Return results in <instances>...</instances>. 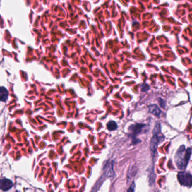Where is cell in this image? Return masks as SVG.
Masks as SVG:
<instances>
[{
	"label": "cell",
	"instance_id": "1",
	"mask_svg": "<svg viewBox=\"0 0 192 192\" xmlns=\"http://www.w3.org/2000/svg\"><path fill=\"white\" fill-rule=\"evenodd\" d=\"M191 155L192 150L191 148L186 149L184 145L179 148L175 156V161L179 170H185L186 168Z\"/></svg>",
	"mask_w": 192,
	"mask_h": 192
},
{
	"label": "cell",
	"instance_id": "2",
	"mask_svg": "<svg viewBox=\"0 0 192 192\" xmlns=\"http://www.w3.org/2000/svg\"><path fill=\"white\" fill-rule=\"evenodd\" d=\"M153 137L150 141V148L152 151V155L154 156L157 152L158 145L160 143L163 141L164 137L163 136L161 130V126L160 124H157L153 130Z\"/></svg>",
	"mask_w": 192,
	"mask_h": 192
},
{
	"label": "cell",
	"instance_id": "3",
	"mask_svg": "<svg viewBox=\"0 0 192 192\" xmlns=\"http://www.w3.org/2000/svg\"><path fill=\"white\" fill-rule=\"evenodd\" d=\"M178 180L181 185L188 187L192 186V175L186 172H180L177 175Z\"/></svg>",
	"mask_w": 192,
	"mask_h": 192
},
{
	"label": "cell",
	"instance_id": "4",
	"mask_svg": "<svg viewBox=\"0 0 192 192\" xmlns=\"http://www.w3.org/2000/svg\"><path fill=\"white\" fill-rule=\"evenodd\" d=\"M13 186V182L10 180L6 178L1 179L0 183V186L2 191H7L8 190L10 189Z\"/></svg>",
	"mask_w": 192,
	"mask_h": 192
},
{
	"label": "cell",
	"instance_id": "5",
	"mask_svg": "<svg viewBox=\"0 0 192 192\" xmlns=\"http://www.w3.org/2000/svg\"><path fill=\"white\" fill-rule=\"evenodd\" d=\"M145 127V125L144 124H136V125H133L130 126L129 127V130L134 134V135H138L142 131L143 128Z\"/></svg>",
	"mask_w": 192,
	"mask_h": 192
},
{
	"label": "cell",
	"instance_id": "6",
	"mask_svg": "<svg viewBox=\"0 0 192 192\" xmlns=\"http://www.w3.org/2000/svg\"><path fill=\"white\" fill-rule=\"evenodd\" d=\"M149 111L152 114H154L157 117H159L161 113V111L159 107L155 105V104H152L149 106Z\"/></svg>",
	"mask_w": 192,
	"mask_h": 192
},
{
	"label": "cell",
	"instance_id": "7",
	"mask_svg": "<svg viewBox=\"0 0 192 192\" xmlns=\"http://www.w3.org/2000/svg\"><path fill=\"white\" fill-rule=\"evenodd\" d=\"M0 96H1V101L5 102L7 100L8 96V92L5 88L1 87Z\"/></svg>",
	"mask_w": 192,
	"mask_h": 192
},
{
	"label": "cell",
	"instance_id": "8",
	"mask_svg": "<svg viewBox=\"0 0 192 192\" xmlns=\"http://www.w3.org/2000/svg\"><path fill=\"white\" fill-rule=\"evenodd\" d=\"M118 128V126L116 122L111 121L107 124V128L109 131H114Z\"/></svg>",
	"mask_w": 192,
	"mask_h": 192
},
{
	"label": "cell",
	"instance_id": "9",
	"mask_svg": "<svg viewBox=\"0 0 192 192\" xmlns=\"http://www.w3.org/2000/svg\"><path fill=\"white\" fill-rule=\"evenodd\" d=\"M150 89L149 86L147 84H143L141 86V91L143 92H146Z\"/></svg>",
	"mask_w": 192,
	"mask_h": 192
},
{
	"label": "cell",
	"instance_id": "10",
	"mask_svg": "<svg viewBox=\"0 0 192 192\" xmlns=\"http://www.w3.org/2000/svg\"><path fill=\"white\" fill-rule=\"evenodd\" d=\"M135 185L134 184V183H133L132 185H131L130 186V188L127 191L128 192H133L135 191Z\"/></svg>",
	"mask_w": 192,
	"mask_h": 192
}]
</instances>
